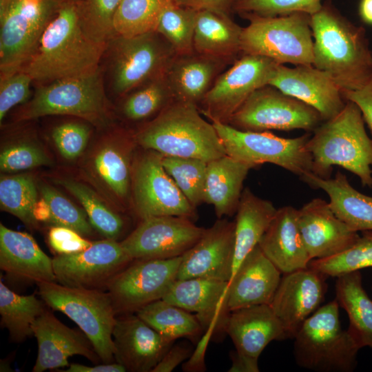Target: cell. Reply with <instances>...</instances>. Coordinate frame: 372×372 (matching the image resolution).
<instances>
[{
    "label": "cell",
    "instance_id": "6da1fadb",
    "mask_svg": "<svg viewBox=\"0 0 372 372\" xmlns=\"http://www.w3.org/2000/svg\"><path fill=\"white\" fill-rule=\"evenodd\" d=\"M108 41L96 32L85 12L65 4L54 13L19 70L41 85L85 75L100 68Z\"/></svg>",
    "mask_w": 372,
    "mask_h": 372
},
{
    "label": "cell",
    "instance_id": "7a4b0ae2",
    "mask_svg": "<svg viewBox=\"0 0 372 372\" xmlns=\"http://www.w3.org/2000/svg\"><path fill=\"white\" fill-rule=\"evenodd\" d=\"M315 68L326 72L341 91L355 90L372 76V51L365 29L344 17L331 3L311 15Z\"/></svg>",
    "mask_w": 372,
    "mask_h": 372
},
{
    "label": "cell",
    "instance_id": "3957f363",
    "mask_svg": "<svg viewBox=\"0 0 372 372\" xmlns=\"http://www.w3.org/2000/svg\"><path fill=\"white\" fill-rule=\"evenodd\" d=\"M364 124L360 108L350 101L338 115L321 123L307 143L312 174L329 178L333 166L338 165L372 188V138Z\"/></svg>",
    "mask_w": 372,
    "mask_h": 372
},
{
    "label": "cell",
    "instance_id": "277c9868",
    "mask_svg": "<svg viewBox=\"0 0 372 372\" xmlns=\"http://www.w3.org/2000/svg\"><path fill=\"white\" fill-rule=\"evenodd\" d=\"M134 134L138 147L163 156L209 162L226 154L215 127L197 105L177 99Z\"/></svg>",
    "mask_w": 372,
    "mask_h": 372
},
{
    "label": "cell",
    "instance_id": "5b68a950",
    "mask_svg": "<svg viewBox=\"0 0 372 372\" xmlns=\"http://www.w3.org/2000/svg\"><path fill=\"white\" fill-rule=\"evenodd\" d=\"M336 299L320 307L294 336L293 355L302 368L320 372H351L360 349L342 328Z\"/></svg>",
    "mask_w": 372,
    "mask_h": 372
},
{
    "label": "cell",
    "instance_id": "8992f818",
    "mask_svg": "<svg viewBox=\"0 0 372 372\" xmlns=\"http://www.w3.org/2000/svg\"><path fill=\"white\" fill-rule=\"evenodd\" d=\"M36 284L45 304L66 315L79 326L102 362L115 361L112 332L117 314L108 292L67 287L56 282Z\"/></svg>",
    "mask_w": 372,
    "mask_h": 372
},
{
    "label": "cell",
    "instance_id": "52a82bcc",
    "mask_svg": "<svg viewBox=\"0 0 372 372\" xmlns=\"http://www.w3.org/2000/svg\"><path fill=\"white\" fill-rule=\"evenodd\" d=\"M49 115H70L96 125L105 124L110 111L101 67L85 75L41 85L16 118L21 121Z\"/></svg>",
    "mask_w": 372,
    "mask_h": 372
},
{
    "label": "cell",
    "instance_id": "ba28073f",
    "mask_svg": "<svg viewBox=\"0 0 372 372\" xmlns=\"http://www.w3.org/2000/svg\"><path fill=\"white\" fill-rule=\"evenodd\" d=\"M242 17L249 21L241 34L242 54L265 56L283 65L313 64L311 15L296 12L276 17Z\"/></svg>",
    "mask_w": 372,
    "mask_h": 372
},
{
    "label": "cell",
    "instance_id": "9c48e42d",
    "mask_svg": "<svg viewBox=\"0 0 372 372\" xmlns=\"http://www.w3.org/2000/svg\"><path fill=\"white\" fill-rule=\"evenodd\" d=\"M225 147L226 154L253 168L271 163L302 179L312 173V157L307 147L310 133L285 138L269 132L236 129L227 123L211 122Z\"/></svg>",
    "mask_w": 372,
    "mask_h": 372
},
{
    "label": "cell",
    "instance_id": "30bf717a",
    "mask_svg": "<svg viewBox=\"0 0 372 372\" xmlns=\"http://www.w3.org/2000/svg\"><path fill=\"white\" fill-rule=\"evenodd\" d=\"M110 83L124 96L165 74L176 56L171 44L156 31L132 37L114 36L108 41Z\"/></svg>",
    "mask_w": 372,
    "mask_h": 372
},
{
    "label": "cell",
    "instance_id": "8fae6325",
    "mask_svg": "<svg viewBox=\"0 0 372 372\" xmlns=\"http://www.w3.org/2000/svg\"><path fill=\"white\" fill-rule=\"evenodd\" d=\"M141 149L136 151L132 169L131 206L135 215L141 220L163 216L195 218L196 208L165 170L163 155Z\"/></svg>",
    "mask_w": 372,
    "mask_h": 372
},
{
    "label": "cell",
    "instance_id": "7c38bea8",
    "mask_svg": "<svg viewBox=\"0 0 372 372\" xmlns=\"http://www.w3.org/2000/svg\"><path fill=\"white\" fill-rule=\"evenodd\" d=\"M324 122L311 105L267 85L255 90L230 118L227 124L251 132H313Z\"/></svg>",
    "mask_w": 372,
    "mask_h": 372
},
{
    "label": "cell",
    "instance_id": "4fadbf2b",
    "mask_svg": "<svg viewBox=\"0 0 372 372\" xmlns=\"http://www.w3.org/2000/svg\"><path fill=\"white\" fill-rule=\"evenodd\" d=\"M54 3V0H1V74L19 70L28 59L55 12Z\"/></svg>",
    "mask_w": 372,
    "mask_h": 372
},
{
    "label": "cell",
    "instance_id": "5bb4252c",
    "mask_svg": "<svg viewBox=\"0 0 372 372\" xmlns=\"http://www.w3.org/2000/svg\"><path fill=\"white\" fill-rule=\"evenodd\" d=\"M278 64L265 56L242 54L216 78L198 105L200 112L210 122L227 124L255 90L269 85Z\"/></svg>",
    "mask_w": 372,
    "mask_h": 372
},
{
    "label": "cell",
    "instance_id": "9a60e30c",
    "mask_svg": "<svg viewBox=\"0 0 372 372\" xmlns=\"http://www.w3.org/2000/svg\"><path fill=\"white\" fill-rule=\"evenodd\" d=\"M181 258L133 260L107 286L116 314L163 299L177 280Z\"/></svg>",
    "mask_w": 372,
    "mask_h": 372
},
{
    "label": "cell",
    "instance_id": "2e32d148",
    "mask_svg": "<svg viewBox=\"0 0 372 372\" xmlns=\"http://www.w3.org/2000/svg\"><path fill=\"white\" fill-rule=\"evenodd\" d=\"M205 229L185 217H150L141 220L121 244L132 260L172 258L191 249Z\"/></svg>",
    "mask_w": 372,
    "mask_h": 372
},
{
    "label": "cell",
    "instance_id": "e0dca14e",
    "mask_svg": "<svg viewBox=\"0 0 372 372\" xmlns=\"http://www.w3.org/2000/svg\"><path fill=\"white\" fill-rule=\"evenodd\" d=\"M133 260L121 242L107 239L92 242L83 251L57 254L52 258L56 282L67 287L99 289Z\"/></svg>",
    "mask_w": 372,
    "mask_h": 372
},
{
    "label": "cell",
    "instance_id": "ac0fdd59",
    "mask_svg": "<svg viewBox=\"0 0 372 372\" xmlns=\"http://www.w3.org/2000/svg\"><path fill=\"white\" fill-rule=\"evenodd\" d=\"M136 147L134 133L117 132L97 146L87 162L91 178L122 207L131 202L132 169Z\"/></svg>",
    "mask_w": 372,
    "mask_h": 372
},
{
    "label": "cell",
    "instance_id": "d6986e66",
    "mask_svg": "<svg viewBox=\"0 0 372 372\" xmlns=\"http://www.w3.org/2000/svg\"><path fill=\"white\" fill-rule=\"evenodd\" d=\"M326 275L309 267L285 273L269 304L282 324L287 339L293 338L303 322L323 301Z\"/></svg>",
    "mask_w": 372,
    "mask_h": 372
},
{
    "label": "cell",
    "instance_id": "ffe728a7",
    "mask_svg": "<svg viewBox=\"0 0 372 372\" xmlns=\"http://www.w3.org/2000/svg\"><path fill=\"white\" fill-rule=\"evenodd\" d=\"M235 251V223L218 218L183 255L177 280L206 278L229 282Z\"/></svg>",
    "mask_w": 372,
    "mask_h": 372
},
{
    "label": "cell",
    "instance_id": "44dd1931",
    "mask_svg": "<svg viewBox=\"0 0 372 372\" xmlns=\"http://www.w3.org/2000/svg\"><path fill=\"white\" fill-rule=\"evenodd\" d=\"M229 282L192 278L176 280L163 300L195 313L209 336L226 333L230 311L227 306Z\"/></svg>",
    "mask_w": 372,
    "mask_h": 372
},
{
    "label": "cell",
    "instance_id": "7402d4cb",
    "mask_svg": "<svg viewBox=\"0 0 372 372\" xmlns=\"http://www.w3.org/2000/svg\"><path fill=\"white\" fill-rule=\"evenodd\" d=\"M114 360L127 371H152L174 341L162 335L136 313L116 316L112 332Z\"/></svg>",
    "mask_w": 372,
    "mask_h": 372
},
{
    "label": "cell",
    "instance_id": "603a6c76",
    "mask_svg": "<svg viewBox=\"0 0 372 372\" xmlns=\"http://www.w3.org/2000/svg\"><path fill=\"white\" fill-rule=\"evenodd\" d=\"M269 85L311 105L324 121L338 115L346 103L340 88L333 80L312 65L290 68L278 64Z\"/></svg>",
    "mask_w": 372,
    "mask_h": 372
},
{
    "label": "cell",
    "instance_id": "cb8c5ba5",
    "mask_svg": "<svg viewBox=\"0 0 372 372\" xmlns=\"http://www.w3.org/2000/svg\"><path fill=\"white\" fill-rule=\"evenodd\" d=\"M300 232L311 260L336 255L359 238L357 231L336 216L326 200L316 198L298 209Z\"/></svg>",
    "mask_w": 372,
    "mask_h": 372
},
{
    "label": "cell",
    "instance_id": "d4e9b609",
    "mask_svg": "<svg viewBox=\"0 0 372 372\" xmlns=\"http://www.w3.org/2000/svg\"><path fill=\"white\" fill-rule=\"evenodd\" d=\"M32 329L38 344L33 372L66 366L68 358L74 355L94 363L101 360L83 331L67 327L48 309L35 320Z\"/></svg>",
    "mask_w": 372,
    "mask_h": 372
},
{
    "label": "cell",
    "instance_id": "484cf974",
    "mask_svg": "<svg viewBox=\"0 0 372 372\" xmlns=\"http://www.w3.org/2000/svg\"><path fill=\"white\" fill-rule=\"evenodd\" d=\"M281 271L258 245L243 259L229 282L230 311L254 305L269 304L281 280Z\"/></svg>",
    "mask_w": 372,
    "mask_h": 372
},
{
    "label": "cell",
    "instance_id": "4316f807",
    "mask_svg": "<svg viewBox=\"0 0 372 372\" xmlns=\"http://www.w3.org/2000/svg\"><path fill=\"white\" fill-rule=\"evenodd\" d=\"M226 333L236 351L258 361L262 351L273 340L287 339L282 324L270 304H258L230 312Z\"/></svg>",
    "mask_w": 372,
    "mask_h": 372
},
{
    "label": "cell",
    "instance_id": "83f0119b",
    "mask_svg": "<svg viewBox=\"0 0 372 372\" xmlns=\"http://www.w3.org/2000/svg\"><path fill=\"white\" fill-rule=\"evenodd\" d=\"M258 246L284 274L306 269L311 260L300 232L298 209L291 206L277 209Z\"/></svg>",
    "mask_w": 372,
    "mask_h": 372
},
{
    "label": "cell",
    "instance_id": "f1b7e54d",
    "mask_svg": "<svg viewBox=\"0 0 372 372\" xmlns=\"http://www.w3.org/2000/svg\"><path fill=\"white\" fill-rule=\"evenodd\" d=\"M0 267L7 274L25 280L56 282L52 259L32 236L0 225Z\"/></svg>",
    "mask_w": 372,
    "mask_h": 372
},
{
    "label": "cell",
    "instance_id": "f546056e",
    "mask_svg": "<svg viewBox=\"0 0 372 372\" xmlns=\"http://www.w3.org/2000/svg\"><path fill=\"white\" fill-rule=\"evenodd\" d=\"M230 63L196 52L176 54L165 74L174 99L198 107L216 78Z\"/></svg>",
    "mask_w": 372,
    "mask_h": 372
},
{
    "label": "cell",
    "instance_id": "4dcf8cb0",
    "mask_svg": "<svg viewBox=\"0 0 372 372\" xmlns=\"http://www.w3.org/2000/svg\"><path fill=\"white\" fill-rule=\"evenodd\" d=\"M301 180L323 190L332 211L352 230L372 231V196L356 190L344 174L338 172L333 178H323L311 173Z\"/></svg>",
    "mask_w": 372,
    "mask_h": 372
},
{
    "label": "cell",
    "instance_id": "1f68e13d",
    "mask_svg": "<svg viewBox=\"0 0 372 372\" xmlns=\"http://www.w3.org/2000/svg\"><path fill=\"white\" fill-rule=\"evenodd\" d=\"M251 169L227 154L207 162L203 200L214 206L218 218L236 213L243 183Z\"/></svg>",
    "mask_w": 372,
    "mask_h": 372
},
{
    "label": "cell",
    "instance_id": "d6a6232c",
    "mask_svg": "<svg viewBox=\"0 0 372 372\" xmlns=\"http://www.w3.org/2000/svg\"><path fill=\"white\" fill-rule=\"evenodd\" d=\"M242 28L228 14L210 10H197L194 35V52L234 61L240 50Z\"/></svg>",
    "mask_w": 372,
    "mask_h": 372
},
{
    "label": "cell",
    "instance_id": "836d02e7",
    "mask_svg": "<svg viewBox=\"0 0 372 372\" xmlns=\"http://www.w3.org/2000/svg\"><path fill=\"white\" fill-rule=\"evenodd\" d=\"M276 211L271 201L257 196L249 188L243 189L234 221L235 251L231 277L243 259L258 245Z\"/></svg>",
    "mask_w": 372,
    "mask_h": 372
},
{
    "label": "cell",
    "instance_id": "e575fe53",
    "mask_svg": "<svg viewBox=\"0 0 372 372\" xmlns=\"http://www.w3.org/2000/svg\"><path fill=\"white\" fill-rule=\"evenodd\" d=\"M335 299L347 313V330L360 349H372V300L362 285L360 270L336 277Z\"/></svg>",
    "mask_w": 372,
    "mask_h": 372
},
{
    "label": "cell",
    "instance_id": "d590c367",
    "mask_svg": "<svg viewBox=\"0 0 372 372\" xmlns=\"http://www.w3.org/2000/svg\"><path fill=\"white\" fill-rule=\"evenodd\" d=\"M44 303L34 294H17L1 279V325L8 330L12 341L21 342L34 335L33 324L46 309Z\"/></svg>",
    "mask_w": 372,
    "mask_h": 372
},
{
    "label": "cell",
    "instance_id": "8d00e7d4",
    "mask_svg": "<svg viewBox=\"0 0 372 372\" xmlns=\"http://www.w3.org/2000/svg\"><path fill=\"white\" fill-rule=\"evenodd\" d=\"M54 182L78 200L93 228L105 238L116 240L122 235L126 225L125 220L90 186L70 178H59Z\"/></svg>",
    "mask_w": 372,
    "mask_h": 372
},
{
    "label": "cell",
    "instance_id": "74e56055",
    "mask_svg": "<svg viewBox=\"0 0 372 372\" xmlns=\"http://www.w3.org/2000/svg\"><path fill=\"white\" fill-rule=\"evenodd\" d=\"M136 313L158 333L173 341L180 338H196L204 330L196 315L163 299L145 305Z\"/></svg>",
    "mask_w": 372,
    "mask_h": 372
},
{
    "label": "cell",
    "instance_id": "f35d334b",
    "mask_svg": "<svg viewBox=\"0 0 372 372\" xmlns=\"http://www.w3.org/2000/svg\"><path fill=\"white\" fill-rule=\"evenodd\" d=\"M172 0H121L112 19L114 36L132 37L156 31L159 18Z\"/></svg>",
    "mask_w": 372,
    "mask_h": 372
},
{
    "label": "cell",
    "instance_id": "ab89813d",
    "mask_svg": "<svg viewBox=\"0 0 372 372\" xmlns=\"http://www.w3.org/2000/svg\"><path fill=\"white\" fill-rule=\"evenodd\" d=\"M38 198L35 182L29 175L3 176L0 180L1 209L15 216L30 228L38 225L34 214Z\"/></svg>",
    "mask_w": 372,
    "mask_h": 372
},
{
    "label": "cell",
    "instance_id": "60d3db41",
    "mask_svg": "<svg viewBox=\"0 0 372 372\" xmlns=\"http://www.w3.org/2000/svg\"><path fill=\"white\" fill-rule=\"evenodd\" d=\"M122 105V113L131 121L157 116L174 99L165 74L130 92Z\"/></svg>",
    "mask_w": 372,
    "mask_h": 372
},
{
    "label": "cell",
    "instance_id": "b9f144b4",
    "mask_svg": "<svg viewBox=\"0 0 372 372\" xmlns=\"http://www.w3.org/2000/svg\"><path fill=\"white\" fill-rule=\"evenodd\" d=\"M197 10L171 1L163 11L156 32L162 35L177 54L194 52V35Z\"/></svg>",
    "mask_w": 372,
    "mask_h": 372
},
{
    "label": "cell",
    "instance_id": "7bdbcfd3",
    "mask_svg": "<svg viewBox=\"0 0 372 372\" xmlns=\"http://www.w3.org/2000/svg\"><path fill=\"white\" fill-rule=\"evenodd\" d=\"M308 267L328 277L372 267V231H362L357 241L341 253L311 260Z\"/></svg>",
    "mask_w": 372,
    "mask_h": 372
},
{
    "label": "cell",
    "instance_id": "ee69618b",
    "mask_svg": "<svg viewBox=\"0 0 372 372\" xmlns=\"http://www.w3.org/2000/svg\"><path fill=\"white\" fill-rule=\"evenodd\" d=\"M163 165L190 204L204 203L207 162L194 158L163 156Z\"/></svg>",
    "mask_w": 372,
    "mask_h": 372
},
{
    "label": "cell",
    "instance_id": "f6af8a7d",
    "mask_svg": "<svg viewBox=\"0 0 372 372\" xmlns=\"http://www.w3.org/2000/svg\"><path fill=\"white\" fill-rule=\"evenodd\" d=\"M39 189L49 207V223L70 228L84 237L92 235L93 227L87 215L76 205L49 185L41 184Z\"/></svg>",
    "mask_w": 372,
    "mask_h": 372
},
{
    "label": "cell",
    "instance_id": "bcb514c9",
    "mask_svg": "<svg viewBox=\"0 0 372 372\" xmlns=\"http://www.w3.org/2000/svg\"><path fill=\"white\" fill-rule=\"evenodd\" d=\"M322 0H237L234 10L241 16L254 14L260 17H276L296 12L309 15L322 7Z\"/></svg>",
    "mask_w": 372,
    "mask_h": 372
},
{
    "label": "cell",
    "instance_id": "7dc6e473",
    "mask_svg": "<svg viewBox=\"0 0 372 372\" xmlns=\"http://www.w3.org/2000/svg\"><path fill=\"white\" fill-rule=\"evenodd\" d=\"M52 163L50 157L38 145L19 141L4 147L0 154V169L3 172H16Z\"/></svg>",
    "mask_w": 372,
    "mask_h": 372
},
{
    "label": "cell",
    "instance_id": "c3c4849f",
    "mask_svg": "<svg viewBox=\"0 0 372 372\" xmlns=\"http://www.w3.org/2000/svg\"><path fill=\"white\" fill-rule=\"evenodd\" d=\"M32 77L20 70L1 74L0 76V122L14 106L30 99Z\"/></svg>",
    "mask_w": 372,
    "mask_h": 372
},
{
    "label": "cell",
    "instance_id": "681fc988",
    "mask_svg": "<svg viewBox=\"0 0 372 372\" xmlns=\"http://www.w3.org/2000/svg\"><path fill=\"white\" fill-rule=\"evenodd\" d=\"M90 128L79 123H65L55 127L52 132L53 141L61 155L74 160L81 155L87 144Z\"/></svg>",
    "mask_w": 372,
    "mask_h": 372
},
{
    "label": "cell",
    "instance_id": "f907efd6",
    "mask_svg": "<svg viewBox=\"0 0 372 372\" xmlns=\"http://www.w3.org/2000/svg\"><path fill=\"white\" fill-rule=\"evenodd\" d=\"M121 0H90L85 14L96 32L109 41L114 37L112 19Z\"/></svg>",
    "mask_w": 372,
    "mask_h": 372
},
{
    "label": "cell",
    "instance_id": "816d5d0a",
    "mask_svg": "<svg viewBox=\"0 0 372 372\" xmlns=\"http://www.w3.org/2000/svg\"><path fill=\"white\" fill-rule=\"evenodd\" d=\"M48 242L57 254L79 252L86 249L92 243L78 232L61 226H53L50 229Z\"/></svg>",
    "mask_w": 372,
    "mask_h": 372
},
{
    "label": "cell",
    "instance_id": "f5cc1de1",
    "mask_svg": "<svg viewBox=\"0 0 372 372\" xmlns=\"http://www.w3.org/2000/svg\"><path fill=\"white\" fill-rule=\"evenodd\" d=\"M341 92L346 101L353 102L360 108L372 136V76L358 90Z\"/></svg>",
    "mask_w": 372,
    "mask_h": 372
},
{
    "label": "cell",
    "instance_id": "db71d44e",
    "mask_svg": "<svg viewBox=\"0 0 372 372\" xmlns=\"http://www.w3.org/2000/svg\"><path fill=\"white\" fill-rule=\"evenodd\" d=\"M190 353L191 349L187 344H173L152 372H171L187 359Z\"/></svg>",
    "mask_w": 372,
    "mask_h": 372
},
{
    "label": "cell",
    "instance_id": "11a10c76",
    "mask_svg": "<svg viewBox=\"0 0 372 372\" xmlns=\"http://www.w3.org/2000/svg\"><path fill=\"white\" fill-rule=\"evenodd\" d=\"M176 5L196 10H210L228 14L237 0H172Z\"/></svg>",
    "mask_w": 372,
    "mask_h": 372
},
{
    "label": "cell",
    "instance_id": "9f6ffc18",
    "mask_svg": "<svg viewBox=\"0 0 372 372\" xmlns=\"http://www.w3.org/2000/svg\"><path fill=\"white\" fill-rule=\"evenodd\" d=\"M64 372H125V368L114 362L104 363L94 366H87L78 363L71 364Z\"/></svg>",
    "mask_w": 372,
    "mask_h": 372
},
{
    "label": "cell",
    "instance_id": "6f0895ef",
    "mask_svg": "<svg viewBox=\"0 0 372 372\" xmlns=\"http://www.w3.org/2000/svg\"><path fill=\"white\" fill-rule=\"evenodd\" d=\"M232 365L230 372H258L259 371L258 361L249 359L236 351L231 354Z\"/></svg>",
    "mask_w": 372,
    "mask_h": 372
},
{
    "label": "cell",
    "instance_id": "680465c9",
    "mask_svg": "<svg viewBox=\"0 0 372 372\" xmlns=\"http://www.w3.org/2000/svg\"><path fill=\"white\" fill-rule=\"evenodd\" d=\"M358 14L364 23L372 25V0H360Z\"/></svg>",
    "mask_w": 372,
    "mask_h": 372
},
{
    "label": "cell",
    "instance_id": "91938a15",
    "mask_svg": "<svg viewBox=\"0 0 372 372\" xmlns=\"http://www.w3.org/2000/svg\"><path fill=\"white\" fill-rule=\"evenodd\" d=\"M34 214L38 222H48L50 218V209L48 204L43 198L37 201L34 207Z\"/></svg>",
    "mask_w": 372,
    "mask_h": 372
}]
</instances>
